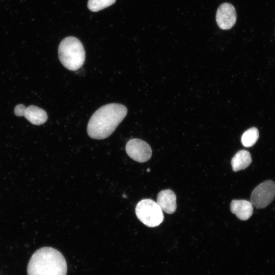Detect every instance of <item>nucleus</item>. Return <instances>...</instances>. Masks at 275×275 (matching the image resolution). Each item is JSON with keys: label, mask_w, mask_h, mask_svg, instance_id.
Instances as JSON below:
<instances>
[{"label": "nucleus", "mask_w": 275, "mask_h": 275, "mask_svg": "<svg viewBox=\"0 0 275 275\" xmlns=\"http://www.w3.org/2000/svg\"><path fill=\"white\" fill-rule=\"evenodd\" d=\"M127 109L119 103L102 106L91 116L87 132L92 139L101 140L111 135L127 115Z\"/></svg>", "instance_id": "obj_1"}, {"label": "nucleus", "mask_w": 275, "mask_h": 275, "mask_svg": "<svg viewBox=\"0 0 275 275\" xmlns=\"http://www.w3.org/2000/svg\"><path fill=\"white\" fill-rule=\"evenodd\" d=\"M67 263L57 250L43 247L36 251L29 262L28 275H66Z\"/></svg>", "instance_id": "obj_2"}, {"label": "nucleus", "mask_w": 275, "mask_h": 275, "mask_svg": "<svg viewBox=\"0 0 275 275\" xmlns=\"http://www.w3.org/2000/svg\"><path fill=\"white\" fill-rule=\"evenodd\" d=\"M58 55L62 65L71 71L79 69L85 60V51L81 42L73 36L67 37L61 41Z\"/></svg>", "instance_id": "obj_3"}, {"label": "nucleus", "mask_w": 275, "mask_h": 275, "mask_svg": "<svg viewBox=\"0 0 275 275\" xmlns=\"http://www.w3.org/2000/svg\"><path fill=\"white\" fill-rule=\"evenodd\" d=\"M135 214L142 223L149 227L159 226L164 217L161 209L151 199H143L140 201L135 207Z\"/></svg>", "instance_id": "obj_4"}, {"label": "nucleus", "mask_w": 275, "mask_h": 275, "mask_svg": "<svg viewBox=\"0 0 275 275\" xmlns=\"http://www.w3.org/2000/svg\"><path fill=\"white\" fill-rule=\"evenodd\" d=\"M275 196V182L265 181L258 185L253 190L251 202L257 208H263L268 206Z\"/></svg>", "instance_id": "obj_5"}, {"label": "nucleus", "mask_w": 275, "mask_h": 275, "mask_svg": "<svg viewBox=\"0 0 275 275\" xmlns=\"http://www.w3.org/2000/svg\"><path fill=\"white\" fill-rule=\"evenodd\" d=\"M126 152L132 159L139 162L148 161L151 157L152 150L146 142L139 139H132L126 145Z\"/></svg>", "instance_id": "obj_6"}, {"label": "nucleus", "mask_w": 275, "mask_h": 275, "mask_svg": "<svg viewBox=\"0 0 275 275\" xmlns=\"http://www.w3.org/2000/svg\"><path fill=\"white\" fill-rule=\"evenodd\" d=\"M14 114L17 116H24L32 124L36 125L43 124L48 118L44 110L33 105L26 107L22 104H18L14 108Z\"/></svg>", "instance_id": "obj_7"}, {"label": "nucleus", "mask_w": 275, "mask_h": 275, "mask_svg": "<svg viewBox=\"0 0 275 275\" xmlns=\"http://www.w3.org/2000/svg\"><path fill=\"white\" fill-rule=\"evenodd\" d=\"M236 19V10L232 4L224 3L219 6L216 14V21L220 29H231L235 24Z\"/></svg>", "instance_id": "obj_8"}, {"label": "nucleus", "mask_w": 275, "mask_h": 275, "mask_svg": "<svg viewBox=\"0 0 275 275\" xmlns=\"http://www.w3.org/2000/svg\"><path fill=\"white\" fill-rule=\"evenodd\" d=\"M161 210L168 214H172L176 210V196L171 189L160 191L157 197V202Z\"/></svg>", "instance_id": "obj_9"}, {"label": "nucleus", "mask_w": 275, "mask_h": 275, "mask_svg": "<svg viewBox=\"0 0 275 275\" xmlns=\"http://www.w3.org/2000/svg\"><path fill=\"white\" fill-rule=\"evenodd\" d=\"M231 211L242 221L248 219L253 212L251 202L245 200H233L230 204Z\"/></svg>", "instance_id": "obj_10"}, {"label": "nucleus", "mask_w": 275, "mask_h": 275, "mask_svg": "<svg viewBox=\"0 0 275 275\" xmlns=\"http://www.w3.org/2000/svg\"><path fill=\"white\" fill-rule=\"evenodd\" d=\"M252 162V157L249 152L245 150L238 151L231 160L232 170L237 172L246 168Z\"/></svg>", "instance_id": "obj_11"}, {"label": "nucleus", "mask_w": 275, "mask_h": 275, "mask_svg": "<svg viewBox=\"0 0 275 275\" xmlns=\"http://www.w3.org/2000/svg\"><path fill=\"white\" fill-rule=\"evenodd\" d=\"M259 138V131L255 127L251 128L246 130L241 136V141L245 147L253 146L257 141Z\"/></svg>", "instance_id": "obj_12"}, {"label": "nucleus", "mask_w": 275, "mask_h": 275, "mask_svg": "<svg viewBox=\"0 0 275 275\" xmlns=\"http://www.w3.org/2000/svg\"><path fill=\"white\" fill-rule=\"evenodd\" d=\"M116 2V0H89L88 8L92 12H97L106 8Z\"/></svg>", "instance_id": "obj_13"}, {"label": "nucleus", "mask_w": 275, "mask_h": 275, "mask_svg": "<svg viewBox=\"0 0 275 275\" xmlns=\"http://www.w3.org/2000/svg\"><path fill=\"white\" fill-rule=\"evenodd\" d=\"M149 171H150V169H148L147 171L149 172Z\"/></svg>", "instance_id": "obj_14"}]
</instances>
